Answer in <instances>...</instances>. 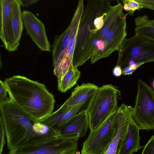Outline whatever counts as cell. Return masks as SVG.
Returning a JSON list of instances; mask_svg holds the SVG:
<instances>
[{"mask_svg": "<svg viewBox=\"0 0 154 154\" xmlns=\"http://www.w3.org/2000/svg\"><path fill=\"white\" fill-rule=\"evenodd\" d=\"M4 82L11 100L34 122L53 112L54 96L44 84L18 75L6 78Z\"/></svg>", "mask_w": 154, "mask_h": 154, "instance_id": "1", "label": "cell"}, {"mask_svg": "<svg viewBox=\"0 0 154 154\" xmlns=\"http://www.w3.org/2000/svg\"><path fill=\"white\" fill-rule=\"evenodd\" d=\"M8 148L11 149L34 145L57 136L53 129L41 134L35 130V122L30 119L11 101L0 104Z\"/></svg>", "mask_w": 154, "mask_h": 154, "instance_id": "2", "label": "cell"}, {"mask_svg": "<svg viewBox=\"0 0 154 154\" xmlns=\"http://www.w3.org/2000/svg\"><path fill=\"white\" fill-rule=\"evenodd\" d=\"M120 94V91L111 84L98 87L88 111L90 131L97 129L118 110Z\"/></svg>", "mask_w": 154, "mask_h": 154, "instance_id": "3", "label": "cell"}, {"mask_svg": "<svg viewBox=\"0 0 154 154\" xmlns=\"http://www.w3.org/2000/svg\"><path fill=\"white\" fill-rule=\"evenodd\" d=\"M119 51L116 65L123 69L128 63H144L154 62V40L135 34L125 39Z\"/></svg>", "mask_w": 154, "mask_h": 154, "instance_id": "4", "label": "cell"}, {"mask_svg": "<svg viewBox=\"0 0 154 154\" xmlns=\"http://www.w3.org/2000/svg\"><path fill=\"white\" fill-rule=\"evenodd\" d=\"M132 117L140 129H154V91L140 79Z\"/></svg>", "mask_w": 154, "mask_h": 154, "instance_id": "5", "label": "cell"}, {"mask_svg": "<svg viewBox=\"0 0 154 154\" xmlns=\"http://www.w3.org/2000/svg\"><path fill=\"white\" fill-rule=\"evenodd\" d=\"M117 111L97 129L90 131L88 138L83 143L81 154H105L116 132L114 120Z\"/></svg>", "mask_w": 154, "mask_h": 154, "instance_id": "6", "label": "cell"}, {"mask_svg": "<svg viewBox=\"0 0 154 154\" xmlns=\"http://www.w3.org/2000/svg\"><path fill=\"white\" fill-rule=\"evenodd\" d=\"M78 140L57 137L35 145L10 150L8 154H75Z\"/></svg>", "mask_w": 154, "mask_h": 154, "instance_id": "7", "label": "cell"}, {"mask_svg": "<svg viewBox=\"0 0 154 154\" xmlns=\"http://www.w3.org/2000/svg\"><path fill=\"white\" fill-rule=\"evenodd\" d=\"M80 24L79 20L73 18L69 26L70 38L68 45L53 63L54 74L58 79H61L70 68L73 66L72 60L76 43L77 35Z\"/></svg>", "mask_w": 154, "mask_h": 154, "instance_id": "8", "label": "cell"}, {"mask_svg": "<svg viewBox=\"0 0 154 154\" xmlns=\"http://www.w3.org/2000/svg\"><path fill=\"white\" fill-rule=\"evenodd\" d=\"M134 107L122 104L117 111L114 120L117 131L105 154H119L132 117Z\"/></svg>", "mask_w": 154, "mask_h": 154, "instance_id": "9", "label": "cell"}, {"mask_svg": "<svg viewBox=\"0 0 154 154\" xmlns=\"http://www.w3.org/2000/svg\"><path fill=\"white\" fill-rule=\"evenodd\" d=\"M93 97L72 106H68L64 103L56 111L39 122L56 131L76 115L88 111Z\"/></svg>", "mask_w": 154, "mask_h": 154, "instance_id": "10", "label": "cell"}, {"mask_svg": "<svg viewBox=\"0 0 154 154\" xmlns=\"http://www.w3.org/2000/svg\"><path fill=\"white\" fill-rule=\"evenodd\" d=\"M22 16L27 33L32 41L41 51L50 52L51 46L44 24L29 11H23Z\"/></svg>", "mask_w": 154, "mask_h": 154, "instance_id": "11", "label": "cell"}, {"mask_svg": "<svg viewBox=\"0 0 154 154\" xmlns=\"http://www.w3.org/2000/svg\"><path fill=\"white\" fill-rule=\"evenodd\" d=\"M12 0H0V38L5 48L9 52L17 50L20 45L16 42L11 19Z\"/></svg>", "mask_w": 154, "mask_h": 154, "instance_id": "12", "label": "cell"}, {"mask_svg": "<svg viewBox=\"0 0 154 154\" xmlns=\"http://www.w3.org/2000/svg\"><path fill=\"white\" fill-rule=\"evenodd\" d=\"M88 126V111H86L76 115L55 131L60 137L78 140L86 136Z\"/></svg>", "mask_w": 154, "mask_h": 154, "instance_id": "13", "label": "cell"}, {"mask_svg": "<svg viewBox=\"0 0 154 154\" xmlns=\"http://www.w3.org/2000/svg\"><path fill=\"white\" fill-rule=\"evenodd\" d=\"M123 5L120 3L110 6L106 15L104 24L101 29L96 47L90 58L91 63L93 64L103 58L106 37L116 20L123 12Z\"/></svg>", "mask_w": 154, "mask_h": 154, "instance_id": "14", "label": "cell"}, {"mask_svg": "<svg viewBox=\"0 0 154 154\" xmlns=\"http://www.w3.org/2000/svg\"><path fill=\"white\" fill-rule=\"evenodd\" d=\"M140 130L131 117L119 154H133L143 147L140 143Z\"/></svg>", "mask_w": 154, "mask_h": 154, "instance_id": "15", "label": "cell"}, {"mask_svg": "<svg viewBox=\"0 0 154 154\" xmlns=\"http://www.w3.org/2000/svg\"><path fill=\"white\" fill-rule=\"evenodd\" d=\"M98 88V86L90 83L77 85L64 103L68 106H72L83 103L92 98Z\"/></svg>", "mask_w": 154, "mask_h": 154, "instance_id": "16", "label": "cell"}, {"mask_svg": "<svg viewBox=\"0 0 154 154\" xmlns=\"http://www.w3.org/2000/svg\"><path fill=\"white\" fill-rule=\"evenodd\" d=\"M11 19L15 40L20 45L24 24L21 5L18 0H12L11 8Z\"/></svg>", "mask_w": 154, "mask_h": 154, "instance_id": "17", "label": "cell"}, {"mask_svg": "<svg viewBox=\"0 0 154 154\" xmlns=\"http://www.w3.org/2000/svg\"><path fill=\"white\" fill-rule=\"evenodd\" d=\"M134 22L135 34L154 40V19H149L145 15L135 18Z\"/></svg>", "mask_w": 154, "mask_h": 154, "instance_id": "18", "label": "cell"}, {"mask_svg": "<svg viewBox=\"0 0 154 154\" xmlns=\"http://www.w3.org/2000/svg\"><path fill=\"white\" fill-rule=\"evenodd\" d=\"M80 75L78 68L71 67L61 79L57 80L58 90L63 93L66 92L76 84Z\"/></svg>", "mask_w": 154, "mask_h": 154, "instance_id": "19", "label": "cell"}, {"mask_svg": "<svg viewBox=\"0 0 154 154\" xmlns=\"http://www.w3.org/2000/svg\"><path fill=\"white\" fill-rule=\"evenodd\" d=\"M69 38V26L61 35L56 36L52 46L53 63L56 62L60 54L67 46Z\"/></svg>", "mask_w": 154, "mask_h": 154, "instance_id": "20", "label": "cell"}, {"mask_svg": "<svg viewBox=\"0 0 154 154\" xmlns=\"http://www.w3.org/2000/svg\"><path fill=\"white\" fill-rule=\"evenodd\" d=\"M8 93L4 82L0 80V104L8 102L11 100L7 96Z\"/></svg>", "mask_w": 154, "mask_h": 154, "instance_id": "21", "label": "cell"}, {"mask_svg": "<svg viewBox=\"0 0 154 154\" xmlns=\"http://www.w3.org/2000/svg\"><path fill=\"white\" fill-rule=\"evenodd\" d=\"M141 154H154V135L144 146Z\"/></svg>", "mask_w": 154, "mask_h": 154, "instance_id": "22", "label": "cell"}, {"mask_svg": "<svg viewBox=\"0 0 154 154\" xmlns=\"http://www.w3.org/2000/svg\"><path fill=\"white\" fill-rule=\"evenodd\" d=\"M129 7L130 12L126 14L132 15L136 10L142 8L141 5L136 0H125Z\"/></svg>", "mask_w": 154, "mask_h": 154, "instance_id": "23", "label": "cell"}, {"mask_svg": "<svg viewBox=\"0 0 154 154\" xmlns=\"http://www.w3.org/2000/svg\"><path fill=\"white\" fill-rule=\"evenodd\" d=\"M5 132L2 119L0 116V154H2L3 147L5 143Z\"/></svg>", "mask_w": 154, "mask_h": 154, "instance_id": "24", "label": "cell"}, {"mask_svg": "<svg viewBox=\"0 0 154 154\" xmlns=\"http://www.w3.org/2000/svg\"><path fill=\"white\" fill-rule=\"evenodd\" d=\"M143 64L142 63H136L128 66L122 69V74L125 75L132 74L135 71Z\"/></svg>", "mask_w": 154, "mask_h": 154, "instance_id": "25", "label": "cell"}, {"mask_svg": "<svg viewBox=\"0 0 154 154\" xmlns=\"http://www.w3.org/2000/svg\"><path fill=\"white\" fill-rule=\"evenodd\" d=\"M141 6L142 8L154 10V0H136Z\"/></svg>", "mask_w": 154, "mask_h": 154, "instance_id": "26", "label": "cell"}, {"mask_svg": "<svg viewBox=\"0 0 154 154\" xmlns=\"http://www.w3.org/2000/svg\"><path fill=\"white\" fill-rule=\"evenodd\" d=\"M21 6L23 7H28L33 3H36L38 0H18Z\"/></svg>", "mask_w": 154, "mask_h": 154, "instance_id": "27", "label": "cell"}, {"mask_svg": "<svg viewBox=\"0 0 154 154\" xmlns=\"http://www.w3.org/2000/svg\"><path fill=\"white\" fill-rule=\"evenodd\" d=\"M122 69L119 65H116L113 69L112 73L116 77H119L122 74Z\"/></svg>", "mask_w": 154, "mask_h": 154, "instance_id": "28", "label": "cell"}, {"mask_svg": "<svg viewBox=\"0 0 154 154\" xmlns=\"http://www.w3.org/2000/svg\"><path fill=\"white\" fill-rule=\"evenodd\" d=\"M75 154H80V152H76Z\"/></svg>", "mask_w": 154, "mask_h": 154, "instance_id": "29", "label": "cell"}, {"mask_svg": "<svg viewBox=\"0 0 154 154\" xmlns=\"http://www.w3.org/2000/svg\"><path fill=\"white\" fill-rule=\"evenodd\" d=\"M153 87L154 88V81L153 82Z\"/></svg>", "mask_w": 154, "mask_h": 154, "instance_id": "30", "label": "cell"}]
</instances>
